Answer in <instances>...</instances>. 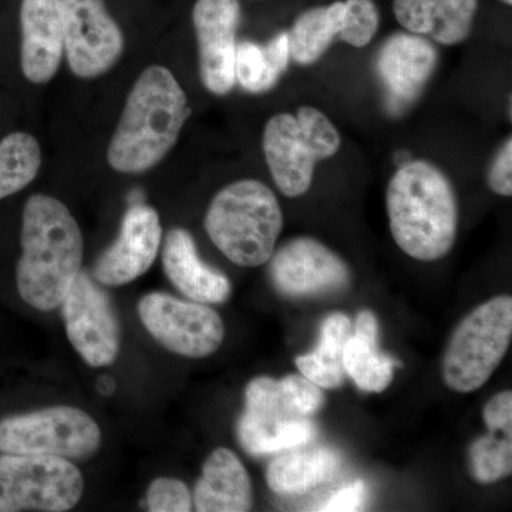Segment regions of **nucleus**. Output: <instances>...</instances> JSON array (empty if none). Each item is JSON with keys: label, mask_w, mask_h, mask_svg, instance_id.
<instances>
[{"label": "nucleus", "mask_w": 512, "mask_h": 512, "mask_svg": "<svg viewBox=\"0 0 512 512\" xmlns=\"http://www.w3.org/2000/svg\"><path fill=\"white\" fill-rule=\"evenodd\" d=\"M20 244L22 256L16 268L20 298L37 311H55L82 272L79 224L62 201L32 195L23 208Z\"/></svg>", "instance_id": "nucleus-1"}, {"label": "nucleus", "mask_w": 512, "mask_h": 512, "mask_svg": "<svg viewBox=\"0 0 512 512\" xmlns=\"http://www.w3.org/2000/svg\"><path fill=\"white\" fill-rule=\"evenodd\" d=\"M190 116L187 94L163 66L144 70L128 94L126 107L107 148L114 171L151 170L173 150Z\"/></svg>", "instance_id": "nucleus-2"}, {"label": "nucleus", "mask_w": 512, "mask_h": 512, "mask_svg": "<svg viewBox=\"0 0 512 512\" xmlns=\"http://www.w3.org/2000/svg\"><path fill=\"white\" fill-rule=\"evenodd\" d=\"M390 232L404 254L417 261L444 258L458 231L456 192L447 175L429 161L404 163L386 194Z\"/></svg>", "instance_id": "nucleus-3"}, {"label": "nucleus", "mask_w": 512, "mask_h": 512, "mask_svg": "<svg viewBox=\"0 0 512 512\" xmlns=\"http://www.w3.org/2000/svg\"><path fill=\"white\" fill-rule=\"evenodd\" d=\"M284 215L274 191L258 180L222 188L208 207L205 231L235 265L256 268L275 252Z\"/></svg>", "instance_id": "nucleus-4"}, {"label": "nucleus", "mask_w": 512, "mask_h": 512, "mask_svg": "<svg viewBox=\"0 0 512 512\" xmlns=\"http://www.w3.org/2000/svg\"><path fill=\"white\" fill-rule=\"evenodd\" d=\"M338 128L322 111L299 107L295 116L276 114L266 123L262 148L276 187L296 198L311 188L316 165L338 154Z\"/></svg>", "instance_id": "nucleus-5"}, {"label": "nucleus", "mask_w": 512, "mask_h": 512, "mask_svg": "<svg viewBox=\"0 0 512 512\" xmlns=\"http://www.w3.org/2000/svg\"><path fill=\"white\" fill-rule=\"evenodd\" d=\"M512 339V298L495 296L458 323L443 357V379L457 393L476 392L503 362Z\"/></svg>", "instance_id": "nucleus-6"}, {"label": "nucleus", "mask_w": 512, "mask_h": 512, "mask_svg": "<svg viewBox=\"0 0 512 512\" xmlns=\"http://www.w3.org/2000/svg\"><path fill=\"white\" fill-rule=\"evenodd\" d=\"M100 444L99 424L76 407H47L0 421V453L89 460Z\"/></svg>", "instance_id": "nucleus-7"}, {"label": "nucleus", "mask_w": 512, "mask_h": 512, "mask_svg": "<svg viewBox=\"0 0 512 512\" xmlns=\"http://www.w3.org/2000/svg\"><path fill=\"white\" fill-rule=\"evenodd\" d=\"M84 480L66 458L0 453V512H64L79 503Z\"/></svg>", "instance_id": "nucleus-8"}, {"label": "nucleus", "mask_w": 512, "mask_h": 512, "mask_svg": "<svg viewBox=\"0 0 512 512\" xmlns=\"http://www.w3.org/2000/svg\"><path fill=\"white\" fill-rule=\"evenodd\" d=\"M241 446L251 456L282 453L315 440L318 429L286 399L281 382L256 377L245 389V410L237 427Z\"/></svg>", "instance_id": "nucleus-9"}, {"label": "nucleus", "mask_w": 512, "mask_h": 512, "mask_svg": "<svg viewBox=\"0 0 512 512\" xmlns=\"http://www.w3.org/2000/svg\"><path fill=\"white\" fill-rule=\"evenodd\" d=\"M138 316L150 335L175 355L201 359L214 355L224 342V322L205 303L153 292L138 302Z\"/></svg>", "instance_id": "nucleus-10"}, {"label": "nucleus", "mask_w": 512, "mask_h": 512, "mask_svg": "<svg viewBox=\"0 0 512 512\" xmlns=\"http://www.w3.org/2000/svg\"><path fill=\"white\" fill-rule=\"evenodd\" d=\"M67 63L80 79L110 72L124 50V36L104 0H57Z\"/></svg>", "instance_id": "nucleus-11"}, {"label": "nucleus", "mask_w": 512, "mask_h": 512, "mask_svg": "<svg viewBox=\"0 0 512 512\" xmlns=\"http://www.w3.org/2000/svg\"><path fill=\"white\" fill-rule=\"evenodd\" d=\"M67 338L92 367L111 365L119 356L120 325L110 296L87 272H80L62 302Z\"/></svg>", "instance_id": "nucleus-12"}, {"label": "nucleus", "mask_w": 512, "mask_h": 512, "mask_svg": "<svg viewBox=\"0 0 512 512\" xmlns=\"http://www.w3.org/2000/svg\"><path fill=\"white\" fill-rule=\"evenodd\" d=\"M269 261L272 284L289 298L329 295L349 286V266L318 239L293 238Z\"/></svg>", "instance_id": "nucleus-13"}, {"label": "nucleus", "mask_w": 512, "mask_h": 512, "mask_svg": "<svg viewBox=\"0 0 512 512\" xmlns=\"http://www.w3.org/2000/svg\"><path fill=\"white\" fill-rule=\"evenodd\" d=\"M239 22V0H197L192 9L201 82L215 96H225L237 83L235 57Z\"/></svg>", "instance_id": "nucleus-14"}, {"label": "nucleus", "mask_w": 512, "mask_h": 512, "mask_svg": "<svg viewBox=\"0 0 512 512\" xmlns=\"http://www.w3.org/2000/svg\"><path fill=\"white\" fill-rule=\"evenodd\" d=\"M437 63L436 47L426 37L407 32L384 40L376 56V73L390 114L400 116L419 100Z\"/></svg>", "instance_id": "nucleus-15"}, {"label": "nucleus", "mask_w": 512, "mask_h": 512, "mask_svg": "<svg viewBox=\"0 0 512 512\" xmlns=\"http://www.w3.org/2000/svg\"><path fill=\"white\" fill-rule=\"evenodd\" d=\"M163 228L160 215L148 205H131L114 244L94 265V279L104 286H121L146 274L160 252Z\"/></svg>", "instance_id": "nucleus-16"}, {"label": "nucleus", "mask_w": 512, "mask_h": 512, "mask_svg": "<svg viewBox=\"0 0 512 512\" xmlns=\"http://www.w3.org/2000/svg\"><path fill=\"white\" fill-rule=\"evenodd\" d=\"M20 64L29 82L49 83L64 53L62 20L57 0H22Z\"/></svg>", "instance_id": "nucleus-17"}, {"label": "nucleus", "mask_w": 512, "mask_h": 512, "mask_svg": "<svg viewBox=\"0 0 512 512\" xmlns=\"http://www.w3.org/2000/svg\"><path fill=\"white\" fill-rule=\"evenodd\" d=\"M163 265L171 284L191 301L208 305L227 302L231 296L227 276L202 261L194 238L183 228H173L165 237Z\"/></svg>", "instance_id": "nucleus-18"}, {"label": "nucleus", "mask_w": 512, "mask_h": 512, "mask_svg": "<svg viewBox=\"0 0 512 512\" xmlns=\"http://www.w3.org/2000/svg\"><path fill=\"white\" fill-rule=\"evenodd\" d=\"M192 505L198 512H245L254 505L247 468L228 448H217L202 467Z\"/></svg>", "instance_id": "nucleus-19"}, {"label": "nucleus", "mask_w": 512, "mask_h": 512, "mask_svg": "<svg viewBox=\"0 0 512 512\" xmlns=\"http://www.w3.org/2000/svg\"><path fill=\"white\" fill-rule=\"evenodd\" d=\"M393 12L407 32L454 46L471 35L477 0H393Z\"/></svg>", "instance_id": "nucleus-20"}, {"label": "nucleus", "mask_w": 512, "mask_h": 512, "mask_svg": "<svg viewBox=\"0 0 512 512\" xmlns=\"http://www.w3.org/2000/svg\"><path fill=\"white\" fill-rule=\"evenodd\" d=\"M343 366L362 392L382 393L392 383L396 362L380 352L375 313L362 311L357 315L355 335H350L343 350Z\"/></svg>", "instance_id": "nucleus-21"}, {"label": "nucleus", "mask_w": 512, "mask_h": 512, "mask_svg": "<svg viewBox=\"0 0 512 512\" xmlns=\"http://www.w3.org/2000/svg\"><path fill=\"white\" fill-rule=\"evenodd\" d=\"M303 446L282 451L266 467V483L276 494H301L338 473L342 457L329 447Z\"/></svg>", "instance_id": "nucleus-22"}, {"label": "nucleus", "mask_w": 512, "mask_h": 512, "mask_svg": "<svg viewBox=\"0 0 512 512\" xmlns=\"http://www.w3.org/2000/svg\"><path fill=\"white\" fill-rule=\"evenodd\" d=\"M350 332L352 323L343 313H332L323 320L318 348L308 355L295 359V365L301 375L322 389H336L342 386L346 377L343 350L352 335Z\"/></svg>", "instance_id": "nucleus-23"}, {"label": "nucleus", "mask_w": 512, "mask_h": 512, "mask_svg": "<svg viewBox=\"0 0 512 512\" xmlns=\"http://www.w3.org/2000/svg\"><path fill=\"white\" fill-rule=\"evenodd\" d=\"M345 25V2H333L305 10L288 33L289 53L299 64L318 62L330 45L339 39Z\"/></svg>", "instance_id": "nucleus-24"}, {"label": "nucleus", "mask_w": 512, "mask_h": 512, "mask_svg": "<svg viewBox=\"0 0 512 512\" xmlns=\"http://www.w3.org/2000/svg\"><path fill=\"white\" fill-rule=\"evenodd\" d=\"M289 60L288 33L275 36L265 46L241 42L235 57V79L249 93L268 92L288 69Z\"/></svg>", "instance_id": "nucleus-25"}, {"label": "nucleus", "mask_w": 512, "mask_h": 512, "mask_svg": "<svg viewBox=\"0 0 512 512\" xmlns=\"http://www.w3.org/2000/svg\"><path fill=\"white\" fill-rule=\"evenodd\" d=\"M42 150L32 134H9L0 141V200L22 191L39 174Z\"/></svg>", "instance_id": "nucleus-26"}, {"label": "nucleus", "mask_w": 512, "mask_h": 512, "mask_svg": "<svg viewBox=\"0 0 512 512\" xmlns=\"http://www.w3.org/2000/svg\"><path fill=\"white\" fill-rule=\"evenodd\" d=\"M468 466L471 477L480 484H493L511 476L512 429L488 427V433L471 444Z\"/></svg>", "instance_id": "nucleus-27"}, {"label": "nucleus", "mask_w": 512, "mask_h": 512, "mask_svg": "<svg viewBox=\"0 0 512 512\" xmlns=\"http://www.w3.org/2000/svg\"><path fill=\"white\" fill-rule=\"evenodd\" d=\"M380 25V13L373 0H345V25L339 39L353 47L372 42Z\"/></svg>", "instance_id": "nucleus-28"}, {"label": "nucleus", "mask_w": 512, "mask_h": 512, "mask_svg": "<svg viewBox=\"0 0 512 512\" xmlns=\"http://www.w3.org/2000/svg\"><path fill=\"white\" fill-rule=\"evenodd\" d=\"M146 503L151 512H188L192 510V495L183 481L157 478L148 487Z\"/></svg>", "instance_id": "nucleus-29"}, {"label": "nucleus", "mask_w": 512, "mask_h": 512, "mask_svg": "<svg viewBox=\"0 0 512 512\" xmlns=\"http://www.w3.org/2000/svg\"><path fill=\"white\" fill-rule=\"evenodd\" d=\"M286 399L306 417H312L313 414L322 409L325 403V394L322 387L306 379L305 376L289 375L279 379Z\"/></svg>", "instance_id": "nucleus-30"}, {"label": "nucleus", "mask_w": 512, "mask_h": 512, "mask_svg": "<svg viewBox=\"0 0 512 512\" xmlns=\"http://www.w3.org/2000/svg\"><path fill=\"white\" fill-rule=\"evenodd\" d=\"M488 185L495 194L512 195V141L508 138L498 151L488 170Z\"/></svg>", "instance_id": "nucleus-31"}, {"label": "nucleus", "mask_w": 512, "mask_h": 512, "mask_svg": "<svg viewBox=\"0 0 512 512\" xmlns=\"http://www.w3.org/2000/svg\"><path fill=\"white\" fill-rule=\"evenodd\" d=\"M367 501V487L362 480L340 488L338 493L332 495L319 511L326 512H352L362 511Z\"/></svg>", "instance_id": "nucleus-32"}, {"label": "nucleus", "mask_w": 512, "mask_h": 512, "mask_svg": "<svg viewBox=\"0 0 512 512\" xmlns=\"http://www.w3.org/2000/svg\"><path fill=\"white\" fill-rule=\"evenodd\" d=\"M484 423L487 427L512 429V393L505 390L495 394L484 409Z\"/></svg>", "instance_id": "nucleus-33"}, {"label": "nucleus", "mask_w": 512, "mask_h": 512, "mask_svg": "<svg viewBox=\"0 0 512 512\" xmlns=\"http://www.w3.org/2000/svg\"><path fill=\"white\" fill-rule=\"evenodd\" d=\"M99 389L103 393H111L114 389V382L113 380L109 379V377H101L100 383H99Z\"/></svg>", "instance_id": "nucleus-34"}, {"label": "nucleus", "mask_w": 512, "mask_h": 512, "mask_svg": "<svg viewBox=\"0 0 512 512\" xmlns=\"http://www.w3.org/2000/svg\"><path fill=\"white\" fill-rule=\"evenodd\" d=\"M501 2L505 3V5L511 6L512 0H501Z\"/></svg>", "instance_id": "nucleus-35"}]
</instances>
